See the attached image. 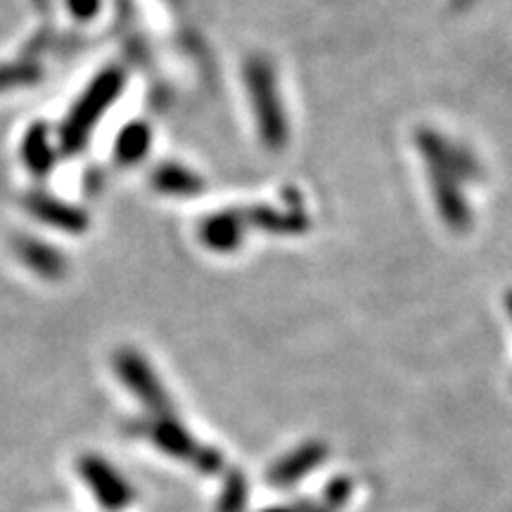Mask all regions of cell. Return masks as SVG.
Instances as JSON below:
<instances>
[{
	"label": "cell",
	"mask_w": 512,
	"mask_h": 512,
	"mask_svg": "<svg viewBox=\"0 0 512 512\" xmlns=\"http://www.w3.org/2000/svg\"><path fill=\"white\" fill-rule=\"evenodd\" d=\"M418 145L427 162L432 195L437 200L439 214L451 230H465L470 226L472 214L463 195V181L479 178V164L470 150L460 147L453 140L441 136L439 131L422 128L418 133Z\"/></svg>",
	"instance_id": "cell-1"
},
{
	"label": "cell",
	"mask_w": 512,
	"mask_h": 512,
	"mask_svg": "<svg viewBox=\"0 0 512 512\" xmlns=\"http://www.w3.org/2000/svg\"><path fill=\"white\" fill-rule=\"evenodd\" d=\"M124 83L126 76L117 67L105 69L95 76L60 128V145L64 152H79L88 143L93 126L119 100Z\"/></svg>",
	"instance_id": "cell-2"
},
{
	"label": "cell",
	"mask_w": 512,
	"mask_h": 512,
	"mask_svg": "<svg viewBox=\"0 0 512 512\" xmlns=\"http://www.w3.org/2000/svg\"><path fill=\"white\" fill-rule=\"evenodd\" d=\"M245 83L249 88V98H252V110L261 140L271 150H280L287 145L290 126H287V114L278 93L273 64L261 55L249 57L245 64Z\"/></svg>",
	"instance_id": "cell-3"
},
{
	"label": "cell",
	"mask_w": 512,
	"mask_h": 512,
	"mask_svg": "<svg viewBox=\"0 0 512 512\" xmlns=\"http://www.w3.org/2000/svg\"><path fill=\"white\" fill-rule=\"evenodd\" d=\"M131 432L140 434V437L150 439L157 448H162L164 453L174 456L178 460H188V463H195L202 472L221 470L223 458L216 448L200 446L192 434L185 430V427L178 422L174 415H157V418H150L145 422H138V425L131 427Z\"/></svg>",
	"instance_id": "cell-4"
},
{
	"label": "cell",
	"mask_w": 512,
	"mask_h": 512,
	"mask_svg": "<svg viewBox=\"0 0 512 512\" xmlns=\"http://www.w3.org/2000/svg\"><path fill=\"white\" fill-rule=\"evenodd\" d=\"M114 368L121 377V382L138 396L140 401L157 415H169L171 413V399L166 394V389L159 382L155 370L150 363L145 361V356H140L133 349H121L117 358H114Z\"/></svg>",
	"instance_id": "cell-5"
},
{
	"label": "cell",
	"mask_w": 512,
	"mask_h": 512,
	"mask_svg": "<svg viewBox=\"0 0 512 512\" xmlns=\"http://www.w3.org/2000/svg\"><path fill=\"white\" fill-rule=\"evenodd\" d=\"M79 472L83 482L88 484V489L93 491V496L98 498V503L105 510L121 512L136 501V491H133V486L128 484L126 479L100 456H93V453L83 456L79 460Z\"/></svg>",
	"instance_id": "cell-6"
},
{
	"label": "cell",
	"mask_w": 512,
	"mask_h": 512,
	"mask_svg": "<svg viewBox=\"0 0 512 512\" xmlns=\"http://www.w3.org/2000/svg\"><path fill=\"white\" fill-rule=\"evenodd\" d=\"M24 204H27V211L34 219L48 223V226L60 228L64 233L76 235L88 228V216L83 214L81 209L57 200V197H50L46 192H31L27 200H24Z\"/></svg>",
	"instance_id": "cell-7"
},
{
	"label": "cell",
	"mask_w": 512,
	"mask_h": 512,
	"mask_svg": "<svg viewBox=\"0 0 512 512\" xmlns=\"http://www.w3.org/2000/svg\"><path fill=\"white\" fill-rule=\"evenodd\" d=\"M247 216L240 211H219L200 226V240L211 252H235L247 233Z\"/></svg>",
	"instance_id": "cell-8"
},
{
	"label": "cell",
	"mask_w": 512,
	"mask_h": 512,
	"mask_svg": "<svg viewBox=\"0 0 512 512\" xmlns=\"http://www.w3.org/2000/svg\"><path fill=\"white\" fill-rule=\"evenodd\" d=\"M15 252L19 259L27 264L29 271L46 280H60L67 273V259L62 252H57L55 247H50L48 242L38 238H19L15 240Z\"/></svg>",
	"instance_id": "cell-9"
},
{
	"label": "cell",
	"mask_w": 512,
	"mask_h": 512,
	"mask_svg": "<svg viewBox=\"0 0 512 512\" xmlns=\"http://www.w3.org/2000/svg\"><path fill=\"white\" fill-rule=\"evenodd\" d=\"M323 458H325V446L306 444L302 448H297L292 456H287L280 460V463H275L271 475H268V482L275 486L294 484L297 479H302L306 472L313 470V467H316Z\"/></svg>",
	"instance_id": "cell-10"
},
{
	"label": "cell",
	"mask_w": 512,
	"mask_h": 512,
	"mask_svg": "<svg viewBox=\"0 0 512 512\" xmlns=\"http://www.w3.org/2000/svg\"><path fill=\"white\" fill-rule=\"evenodd\" d=\"M152 185L164 195L174 197H195L204 190V181L195 171L185 169L181 164H162L152 174Z\"/></svg>",
	"instance_id": "cell-11"
},
{
	"label": "cell",
	"mask_w": 512,
	"mask_h": 512,
	"mask_svg": "<svg viewBox=\"0 0 512 512\" xmlns=\"http://www.w3.org/2000/svg\"><path fill=\"white\" fill-rule=\"evenodd\" d=\"M24 164L29 166L34 176H46L55 164V147L50 143V133L43 124L31 128L22 143Z\"/></svg>",
	"instance_id": "cell-12"
},
{
	"label": "cell",
	"mask_w": 512,
	"mask_h": 512,
	"mask_svg": "<svg viewBox=\"0 0 512 512\" xmlns=\"http://www.w3.org/2000/svg\"><path fill=\"white\" fill-rule=\"evenodd\" d=\"M150 145H152L150 126H145L143 121H133V124H128L124 131L119 133L117 145H114V155H117L119 164L131 166V164L143 162L147 152H150Z\"/></svg>",
	"instance_id": "cell-13"
},
{
	"label": "cell",
	"mask_w": 512,
	"mask_h": 512,
	"mask_svg": "<svg viewBox=\"0 0 512 512\" xmlns=\"http://www.w3.org/2000/svg\"><path fill=\"white\" fill-rule=\"evenodd\" d=\"M247 479L242 472L233 470L223 484V494L219 501V512H245L247 505Z\"/></svg>",
	"instance_id": "cell-14"
},
{
	"label": "cell",
	"mask_w": 512,
	"mask_h": 512,
	"mask_svg": "<svg viewBox=\"0 0 512 512\" xmlns=\"http://www.w3.org/2000/svg\"><path fill=\"white\" fill-rule=\"evenodd\" d=\"M41 79V69L27 62H8L0 64V91H8V88L17 86H29Z\"/></svg>",
	"instance_id": "cell-15"
},
{
	"label": "cell",
	"mask_w": 512,
	"mask_h": 512,
	"mask_svg": "<svg viewBox=\"0 0 512 512\" xmlns=\"http://www.w3.org/2000/svg\"><path fill=\"white\" fill-rule=\"evenodd\" d=\"M349 494H351L349 479H337V482H332L328 486V491H325V503L320 505L316 512H332V510L342 508V505L347 503Z\"/></svg>",
	"instance_id": "cell-16"
},
{
	"label": "cell",
	"mask_w": 512,
	"mask_h": 512,
	"mask_svg": "<svg viewBox=\"0 0 512 512\" xmlns=\"http://www.w3.org/2000/svg\"><path fill=\"white\" fill-rule=\"evenodd\" d=\"M67 8L76 19L81 22H88L93 15H98L100 0H67Z\"/></svg>",
	"instance_id": "cell-17"
},
{
	"label": "cell",
	"mask_w": 512,
	"mask_h": 512,
	"mask_svg": "<svg viewBox=\"0 0 512 512\" xmlns=\"http://www.w3.org/2000/svg\"><path fill=\"white\" fill-rule=\"evenodd\" d=\"M266 512H292V510H283V508H273V510H266Z\"/></svg>",
	"instance_id": "cell-18"
},
{
	"label": "cell",
	"mask_w": 512,
	"mask_h": 512,
	"mask_svg": "<svg viewBox=\"0 0 512 512\" xmlns=\"http://www.w3.org/2000/svg\"><path fill=\"white\" fill-rule=\"evenodd\" d=\"M508 309H510V313H512V294L508 297Z\"/></svg>",
	"instance_id": "cell-19"
}]
</instances>
